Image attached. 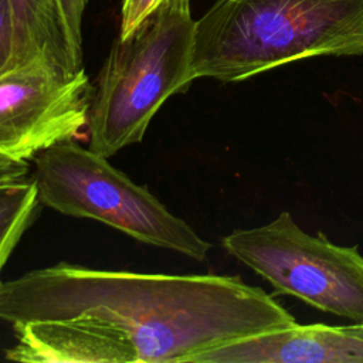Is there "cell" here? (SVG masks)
I'll use <instances>...</instances> for the list:
<instances>
[{
	"label": "cell",
	"instance_id": "obj_1",
	"mask_svg": "<svg viewBox=\"0 0 363 363\" xmlns=\"http://www.w3.org/2000/svg\"><path fill=\"white\" fill-rule=\"evenodd\" d=\"M14 362L193 363L295 323L272 294L237 275L95 269L67 262L0 282Z\"/></svg>",
	"mask_w": 363,
	"mask_h": 363
},
{
	"label": "cell",
	"instance_id": "obj_2",
	"mask_svg": "<svg viewBox=\"0 0 363 363\" xmlns=\"http://www.w3.org/2000/svg\"><path fill=\"white\" fill-rule=\"evenodd\" d=\"M326 55H363V0H217L194 23L190 78L241 82Z\"/></svg>",
	"mask_w": 363,
	"mask_h": 363
},
{
	"label": "cell",
	"instance_id": "obj_3",
	"mask_svg": "<svg viewBox=\"0 0 363 363\" xmlns=\"http://www.w3.org/2000/svg\"><path fill=\"white\" fill-rule=\"evenodd\" d=\"M194 23L190 0H169L130 35L116 38L92 92V150L109 159L140 142L159 108L189 88Z\"/></svg>",
	"mask_w": 363,
	"mask_h": 363
},
{
	"label": "cell",
	"instance_id": "obj_4",
	"mask_svg": "<svg viewBox=\"0 0 363 363\" xmlns=\"http://www.w3.org/2000/svg\"><path fill=\"white\" fill-rule=\"evenodd\" d=\"M31 177L40 203L61 214L101 221L140 242L196 261L206 259L211 248L145 186L74 138L40 152Z\"/></svg>",
	"mask_w": 363,
	"mask_h": 363
},
{
	"label": "cell",
	"instance_id": "obj_5",
	"mask_svg": "<svg viewBox=\"0 0 363 363\" xmlns=\"http://www.w3.org/2000/svg\"><path fill=\"white\" fill-rule=\"evenodd\" d=\"M224 250L264 278L274 295L363 325V255L357 245L332 242L303 231L288 211L272 221L237 228L221 238Z\"/></svg>",
	"mask_w": 363,
	"mask_h": 363
},
{
	"label": "cell",
	"instance_id": "obj_6",
	"mask_svg": "<svg viewBox=\"0 0 363 363\" xmlns=\"http://www.w3.org/2000/svg\"><path fill=\"white\" fill-rule=\"evenodd\" d=\"M92 92L85 69L71 74L47 55L0 72V152L28 162L75 138L88 123Z\"/></svg>",
	"mask_w": 363,
	"mask_h": 363
},
{
	"label": "cell",
	"instance_id": "obj_7",
	"mask_svg": "<svg viewBox=\"0 0 363 363\" xmlns=\"http://www.w3.org/2000/svg\"><path fill=\"white\" fill-rule=\"evenodd\" d=\"M193 363H363V336L298 322L210 350Z\"/></svg>",
	"mask_w": 363,
	"mask_h": 363
},
{
	"label": "cell",
	"instance_id": "obj_8",
	"mask_svg": "<svg viewBox=\"0 0 363 363\" xmlns=\"http://www.w3.org/2000/svg\"><path fill=\"white\" fill-rule=\"evenodd\" d=\"M20 43L27 60L47 55L68 72L82 69V33L54 0H13Z\"/></svg>",
	"mask_w": 363,
	"mask_h": 363
},
{
	"label": "cell",
	"instance_id": "obj_9",
	"mask_svg": "<svg viewBox=\"0 0 363 363\" xmlns=\"http://www.w3.org/2000/svg\"><path fill=\"white\" fill-rule=\"evenodd\" d=\"M38 204V191L31 176L0 184V274L33 223Z\"/></svg>",
	"mask_w": 363,
	"mask_h": 363
},
{
	"label": "cell",
	"instance_id": "obj_10",
	"mask_svg": "<svg viewBox=\"0 0 363 363\" xmlns=\"http://www.w3.org/2000/svg\"><path fill=\"white\" fill-rule=\"evenodd\" d=\"M24 61L28 60L20 43L13 0H0V72Z\"/></svg>",
	"mask_w": 363,
	"mask_h": 363
},
{
	"label": "cell",
	"instance_id": "obj_11",
	"mask_svg": "<svg viewBox=\"0 0 363 363\" xmlns=\"http://www.w3.org/2000/svg\"><path fill=\"white\" fill-rule=\"evenodd\" d=\"M169 0H122L119 38L130 35L150 14Z\"/></svg>",
	"mask_w": 363,
	"mask_h": 363
},
{
	"label": "cell",
	"instance_id": "obj_12",
	"mask_svg": "<svg viewBox=\"0 0 363 363\" xmlns=\"http://www.w3.org/2000/svg\"><path fill=\"white\" fill-rule=\"evenodd\" d=\"M30 177V166L26 160L13 159L0 152V184Z\"/></svg>",
	"mask_w": 363,
	"mask_h": 363
},
{
	"label": "cell",
	"instance_id": "obj_13",
	"mask_svg": "<svg viewBox=\"0 0 363 363\" xmlns=\"http://www.w3.org/2000/svg\"><path fill=\"white\" fill-rule=\"evenodd\" d=\"M65 11L72 17H82L86 0H61Z\"/></svg>",
	"mask_w": 363,
	"mask_h": 363
},
{
	"label": "cell",
	"instance_id": "obj_14",
	"mask_svg": "<svg viewBox=\"0 0 363 363\" xmlns=\"http://www.w3.org/2000/svg\"><path fill=\"white\" fill-rule=\"evenodd\" d=\"M346 328H347V330H350L352 333L359 335V336H363V325H354V323H352V325H346Z\"/></svg>",
	"mask_w": 363,
	"mask_h": 363
}]
</instances>
